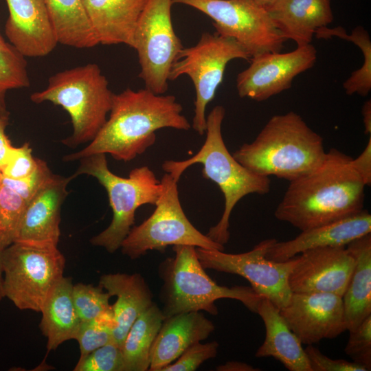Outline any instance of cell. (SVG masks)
Listing matches in <instances>:
<instances>
[{"instance_id":"cell-7","label":"cell","mask_w":371,"mask_h":371,"mask_svg":"<svg viewBox=\"0 0 371 371\" xmlns=\"http://www.w3.org/2000/svg\"><path fill=\"white\" fill-rule=\"evenodd\" d=\"M72 175L93 177L105 188L113 211L110 225L90 243L115 253L135 223L136 210L145 204L155 205L162 192V185L147 166L133 168L128 178L113 173L109 168L106 154L97 153L80 159Z\"/></svg>"},{"instance_id":"cell-45","label":"cell","mask_w":371,"mask_h":371,"mask_svg":"<svg viewBox=\"0 0 371 371\" xmlns=\"http://www.w3.org/2000/svg\"><path fill=\"white\" fill-rule=\"evenodd\" d=\"M1 253L2 251L0 250V303L3 298H4L3 292V271L1 267Z\"/></svg>"},{"instance_id":"cell-11","label":"cell","mask_w":371,"mask_h":371,"mask_svg":"<svg viewBox=\"0 0 371 371\" xmlns=\"http://www.w3.org/2000/svg\"><path fill=\"white\" fill-rule=\"evenodd\" d=\"M172 3V0H147L133 36L141 68L139 77L145 88L159 95L168 90L170 68L183 47L173 28Z\"/></svg>"},{"instance_id":"cell-43","label":"cell","mask_w":371,"mask_h":371,"mask_svg":"<svg viewBox=\"0 0 371 371\" xmlns=\"http://www.w3.org/2000/svg\"><path fill=\"white\" fill-rule=\"evenodd\" d=\"M361 115L366 135H371V101H366L361 108Z\"/></svg>"},{"instance_id":"cell-27","label":"cell","mask_w":371,"mask_h":371,"mask_svg":"<svg viewBox=\"0 0 371 371\" xmlns=\"http://www.w3.org/2000/svg\"><path fill=\"white\" fill-rule=\"evenodd\" d=\"M58 43L78 49L100 44L83 0H43Z\"/></svg>"},{"instance_id":"cell-23","label":"cell","mask_w":371,"mask_h":371,"mask_svg":"<svg viewBox=\"0 0 371 371\" xmlns=\"http://www.w3.org/2000/svg\"><path fill=\"white\" fill-rule=\"evenodd\" d=\"M147 0H83L100 44L133 48L138 19Z\"/></svg>"},{"instance_id":"cell-17","label":"cell","mask_w":371,"mask_h":371,"mask_svg":"<svg viewBox=\"0 0 371 371\" xmlns=\"http://www.w3.org/2000/svg\"><path fill=\"white\" fill-rule=\"evenodd\" d=\"M73 179L52 173L27 203L14 243L58 246L61 206Z\"/></svg>"},{"instance_id":"cell-36","label":"cell","mask_w":371,"mask_h":371,"mask_svg":"<svg viewBox=\"0 0 371 371\" xmlns=\"http://www.w3.org/2000/svg\"><path fill=\"white\" fill-rule=\"evenodd\" d=\"M38 159L32 155L29 143L19 147L12 146L5 163L0 170V174L9 179H23L36 169Z\"/></svg>"},{"instance_id":"cell-26","label":"cell","mask_w":371,"mask_h":371,"mask_svg":"<svg viewBox=\"0 0 371 371\" xmlns=\"http://www.w3.org/2000/svg\"><path fill=\"white\" fill-rule=\"evenodd\" d=\"M73 285L70 278L63 276L52 289L41 307L39 326L47 338L48 352L66 341L74 339L80 326L73 300Z\"/></svg>"},{"instance_id":"cell-14","label":"cell","mask_w":371,"mask_h":371,"mask_svg":"<svg viewBox=\"0 0 371 371\" xmlns=\"http://www.w3.org/2000/svg\"><path fill=\"white\" fill-rule=\"evenodd\" d=\"M250 60L249 66L236 77V89L240 98L262 102L290 89L295 77L314 66L317 50L310 43L289 52H268Z\"/></svg>"},{"instance_id":"cell-5","label":"cell","mask_w":371,"mask_h":371,"mask_svg":"<svg viewBox=\"0 0 371 371\" xmlns=\"http://www.w3.org/2000/svg\"><path fill=\"white\" fill-rule=\"evenodd\" d=\"M175 255L159 267L163 284L160 291L161 308L165 318L174 315L204 311L217 315V300H237L256 313L262 298L251 286L227 287L217 284L205 273L196 251V247L172 246Z\"/></svg>"},{"instance_id":"cell-20","label":"cell","mask_w":371,"mask_h":371,"mask_svg":"<svg viewBox=\"0 0 371 371\" xmlns=\"http://www.w3.org/2000/svg\"><path fill=\"white\" fill-rule=\"evenodd\" d=\"M214 324L201 311L172 315L164 319L150 353V371H161L188 348L206 339Z\"/></svg>"},{"instance_id":"cell-13","label":"cell","mask_w":371,"mask_h":371,"mask_svg":"<svg viewBox=\"0 0 371 371\" xmlns=\"http://www.w3.org/2000/svg\"><path fill=\"white\" fill-rule=\"evenodd\" d=\"M276 241L274 238L264 240L251 250L240 254L200 247H196V251L205 269L245 278L258 295L269 299L280 310L289 304L292 295L289 277L297 258L296 255L283 262L268 259L267 251Z\"/></svg>"},{"instance_id":"cell-32","label":"cell","mask_w":371,"mask_h":371,"mask_svg":"<svg viewBox=\"0 0 371 371\" xmlns=\"http://www.w3.org/2000/svg\"><path fill=\"white\" fill-rule=\"evenodd\" d=\"M26 204L19 194L1 183L0 250L14 243Z\"/></svg>"},{"instance_id":"cell-28","label":"cell","mask_w":371,"mask_h":371,"mask_svg":"<svg viewBox=\"0 0 371 371\" xmlns=\"http://www.w3.org/2000/svg\"><path fill=\"white\" fill-rule=\"evenodd\" d=\"M165 319L154 302L135 319L122 346L124 371H146L153 344Z\"/></svg>"},{"instance_id":"cell-4","label":"cell","mask_w":371,"mask_h":371,"mask_svg":"<svg viewBox=\"0 0 371 371\" xmlns=\"http://www.w3.org/2000/svg\"><path fill=\"white\" fill-rule=\"evenodd\" d=\"M225 115L223 106H214L206 117V138L198 153L186 160H166L162 164L163 170L178 181L186 169L200 164L203 166L202 176L218 186L224 196V210L206 235L222 245L229 239V218L238 202L249 194H265L271 188L269 177L249 170L227 150L221 133Z\"/></svg>"},{"instance_id":"cell-44","label":"cell","mask_w":371,"mask_h":371,"mask_svg":"<svg viewBox=\"0 0 371 371\" xmlns=\"http://www.w3.org/2000/svg\"><path fill=\"white\" fill-rule=\"evenodd\" d=\"M256 3H257L258 5H261L262 7L265 8V9H267L270 6H271L273 4H274L278 0H254Z\"/></svg>"},{"instance_id":"cell-25","label":"cell","mask_w":371,"mask_h":371,"mask_svg":"<svg viewBox=\"0 0 371 371\" xmlns=\"http://www.w3.org/2000/svg\"><path fill=\"white\" fill-rule=\"evenodd\" d=\"M346 247L355 260L342 296L346 330L350 331L371 315V234L352 240Z\"/></svg>"},{"instance_id":"cell-41","label":"cell","mask_w":371,"mask_h":371,"mask_svg":"<svg viewBox=\"0 0 371 371\" xmlns=\"http://www.w3.org/2000/svg\"><path fill=\"white\" fill-rule=\"evenodd\" d=\"M8 121L9 118L0 116V170L5 163L13 146L5 134Z\"/></svg>"},{"instance_id":"cell-24","label":"cell","mask_w":371,"mask_h":371,"mask_svg":"<svg viewBox=\"0 0 371 371\" xmlns=\"http://www.w3.org/2000/svg\"><path fill=\"white\" fill-rule=\"evenodd\" d=\"M258 313L265 327V339L258 348V358L273 357L290 371H312L302 343L291 330L278 308L269 299L262 297Z\"/></svg>"},{"instance_id":"cell-10","label":"cell","mask_w":371,"mask_h":371,"mask_svg":"<svg viewBox=\"0 0 371 371\" xmlns=\"http://www.w3.org/2000/svg\"><path fill=\"white\" fill-rule=\"evenodd\" d=\"M236 58H251L234 39L204 32L195 45L181 49L170 68L169 80L187 75L194 84L196 97L191 126L200 135L206 130V107L223 81L227 63Z\"/></svg>"},{"instance_id":"cell-8","label":"cell","mask_w":371,"mask_h":371,"mask_svg":"<svg viewBox=\"0 0 371 371\" xmlns=\"http://www.w3.org/2000/svg\"><path fill=\"white\" fill-rule=\"evenodd\" d=\"M65 266L58 246L12 243L1 253L4 297L20 310L40 312Z\"/></svg>"},{"instance_id":"cell-35","label":"cell","mask_w":371,"mask_h":371,"mask_svg":"<svg viewBox=\"0 0 371 371\" xmlns=\"http://www.w3.org/2000/svg\"><path fill=\"white\" fill-rule=\"evenodd\" d=\"M350 336L344 349L352 361L371 370V315L356 328L349 331Z\"/></svg>"},{"instance_id":"cell-3","label":"cell","mask_w":371,"mask_h":371,"mask_svg":"<svg viewBox=\"0 0 371 371\" xmlns=\"http://www.w3.org/2000/svg\"><path fill=\"white\" fill-rule=\"evenodd\" d=\"M326 154L322 137L291 111L272 116L254 141L232 155L258 175L291 181L317 168Z\"/></svg>"},{"instance_id":"cell-40","label":"cell","mask_w":371,"mask_h":371,"mask_svg":"<svg viewBox=\"0 0 371 371\" xmlns=\"http://www.w3.org/2000/svg\"><path fill=\"white\" fill-rule=\"evenodd\" d=\"M352 163L366 186L371 184V135L363 151L352 159Z\"/></svg>"},{"instance_id":"cell-37","label":"cell","mask_w":371,"mask_h":371,"mask_svg":"<svg viewBox=\"0 0 371 371\" xmlns=\"http://www.w3.org/2000/svg\"><path fill=\"white\" fill-rule=\"evenodd\" d=\"M218 343L216 341L201 344L197 342L188 348L174 362L161 371H193L204 361L214 358L218 352Z\"/></svg>"},{"instance_id":"cell-15","label":"cell","mask_w":371,"mask_h":371,"mask_svg":"<svg viewBox=\"0 0 371 371\" xmlns=\"http://www.w3.org/2000/svg\"><path fill=\"white\" fill-rule=\"evenodd\" d=\"M280 313L303 344L337 337L346 330L342 297L329 293H292Z\"/></svg>"},{"instance_id":"cell-12","label":"cell","mask_w":371,"mask_h":371,"mask_svg":"<svg viewBox=\"0 0 371 371\" xmlns=\"http://www.w3.org/2000/svg\"><path fill=\"white\" fill-rule=\"evenodd\" d=\"M192 7L213 21L217 34L236 41L250 58L278 52L286 41L267 10L254 0H172Z\"/></svg>"},{"instance_id":"cell-31","label":"cell","mask_w":371,"mask_h":371,"mask_svg":"<svg viewBox=\"0 0 371 371\" xmlns=\"http://www.w3.org/2000/svg\"><path fill=\"white\" fill-rule=\"evenodd\" d=\"M74 304L80 322L96 319L112 311L111 295L100 285H73Z\"/></svg>"},{"instance_id":"cell-22","label":"cell","mask_w":371,"mask_h":371,"mask_svg":"<svg viewBox=\"0 0 371 371\" xmlns=\"http://www.w3.org/2000/svg\"><path fill=\"white\" fill-rule=\"evenodd\" d=\"M266 10L284 38L297 46L311 43L316 31L334 19L331 0H278Z\"/></svg>"},{"instance_id":"cell-29","label":"cell","mask_w":371,"mask_h":371,"mask_svg":"<svg viewBox=\"0 0 371 371\" xmlns=\"http://www.w3.org/2000/svg\"><path fill=\"white\" fill-rule=\"evenodd\" d=\"M315 35L317 38L337 36L359 47L363 56V63L344 82L343 88L348 95L367 96L371 91V40L368 32L361 25L355 27L350 34L340 26L324 27L317 30Z\"/></svg>"},{"instance_id":"cell-30","label":"cell","mask_w":371,"mask_h":371,"mask_svg":"<svg viewBox=\"0 0 371 371\" xmlns=\"http://www.w3.org/2000/svg\"><path fill=\"white\" fill-rule=\"evenodd\" d=\"M27 61L3 36L0 30V116L9 118L5 96L8 91L30 87Z\"/></svg>"},{"instance_id":"cell-6","label":"cell","mask_w":371,"mask_h":371,"mask_svg":"<svg viewBox=\"0 0 371 371\" xmlns=\"http://www.w3.org/2000/svg\"><path fill=\"white\" fill-rule=\"evenodd\" d=\"M113 93L95 63L66 69L52 76L47 87L33 93L30 100L50 102L69 115L72 134L62 141L69 148L91 142L107 120Z\"/></svg>"},{"instance_id":"cell-34","label":"cell","mask_w":371,"mask_h":371,"mask_svg":"<svg viewBox=\"0 0 371 371\" xmlns=\"http://www.w3.org/2000/svg\"><path fill=\"white\" fill-rule=\"evenodd\" d=\"M75 371H124L122 348L110 342L78 361Z\"/></svg>"},{"instance_id":"cell-33","label":"cell","mask_w":371,"mask_h":371,"mask_svg":"<svg viewBox=\"0 0 371 371\" xmlns=\"http://www.w3.org/2000/svg\"><path fill=\"white\" fill-rule=\"evenodd\" d=\"M114 328L113 311L96 319L80 322L74 339L78 343L80 352L78 361L97 348L111 342Z\"/></svg>"},{"instance_id":"cell-19","label":"cell","mask_w":371,"mask_h":371,"mask_svg":"<svg viewBox=\"0 0 371 371\" xmlns=\"http://www.w3.org/2000/svg\"><path fill=\"white\" fill-rule=\"evenodd\" d=\"M369 233H371V215L363 209L349 216L302 231L291 240H276L268 249L266 257L273 261L283 262L311 249L346 247Z\"/></svg>"},{"instance_id":"cell-9","label":"cell","mask_w":371,"mask_h":371,"mask_svg":"<svg viewBox=\"0 0 371 371\" xmlns=\"http://www.w3.org/2000/svg\"><path fill=\"white\" fill-rule=\"evenodd\" d=\"M160 181L162 192L155 211L131 228L121 245L122 254L137 259L148 251H164L168 246L178 245L224 251V245L202 234L187 218L179 198L178 181L166 172Z\"/></svg>"},{"instance_id":"cell-39","label":"cell","mask_w":371,"mask_h":371,"mask_svg":"<svg viewBox=\"0 0 371 371\" xmlns=\"http://www.w3.org/2000/svg\"><path fill=\"white\" fill-rule=\"evenodd\" d=\"M304 350L312 371H367L364 367L354 361L331 359L313 345H308Z\"/></svg>"},{"instance_id":"cell-21","label":"cell","mask_w":371,"mask_h":371,"mask_svg":"<svg viewBox=\"0 0 371 371\" xmlns=\"http://www.w3.org/2000/svg\"><path fill=\"white\" fill-rule=\"evenodd\" d=\"M99 285L110 295L116 296L112 306L115 328L112 342L122 346L124 339L137 317L153 303V294L139 273H109L100 277Z\"/></svg>"},{"instance_id":"cell-42","label":"cell","mask_w":371,"mask_h":371,"mask_svg":"<svg viewBox=\"0 0 371 371\" xmlns=\"http://www.w3.org/2000/svg\"><path fill=\"white\" fill-rule=\"evenodd\" d=\"M220 371H258V368H255L248 363L238 361L227 362L221 365L216 368Z\"/></svg>"},{"instance_id":"cell-16","label":"cell","mask_w":371,"mask_h":371,"mask_svg":"<svg viewBox=\"0 0 371 371\" xmlns=\"http://www.w3.org/2000/svg\"><path fill=\"white\" fill-rule=\"evenodd\" d=\"M289 284L292 293H329L343 296L355 260L346 247H322L297 256Z\"/></svg>"},{"instance_id":"cell-1","label":"cell","mask_w":371,"mask_h":371,"mask_svg":"<svg viewBox=\"0 0 371 371\" xmlns=\"http://www.w3.org/2000/svg\"><path fill=\"white\" fill-rule=\"evenodd\" d=\"M352 159L336 148L326 152L317 168L289 181L275 217L304 231L362 211L366 186Z\"/></svg>"},{"instance_id":"cell-38","label":"cell","mask_w":371,"mask_h":371,"mask_svg":"<svg viewBox=\"0 0 371 371\" xmlns=\"http://www.w3.org/2000/svg\"><path fill=\"white\" fill-rule=\"evenodd\" d=\"M52 175L47 163L38 159L36 169L29 176L23 179H12L0 174V180L2 184L19 194L27 203Z\"/></svg>"},{"instance_id":"cell-18","label":"cell","mask_w":371,"mask_h":371,"mask_svg":"<svg viewBox=\"0 0 371 371\" xmlns=\"http://www.w3.org/2000/svg\"><path fill=\"white\" fill-rule=\"evenodd\" d=\"M9 15L5 24L8 42L25 58L43 57L58 43L43 0H5Z\"/></svg>"},{"instance_id":"cell-46","label":"cell","mask_w":371,"mask_h":371,"mask_svg":"<svg viewBox=\"0 0 371 371\" xmlns=\"http://www.w3.org/2000/svg\"><path fill=\"white\" fill-rule=\"evenodd\" d=\"M0 186H1V180H0Z\"/></svg>"},{"instance_id":"cell-2","label":"cell","mask_w":371,"mask_h":371,"mask_svg":"<svg viewBox=\"0 0 371 371\" xmlns=\"http://www.w3.org/2000/svg\"><path fill=\"white\" fill-rule=\"evenodd\" d=\"M182 111L175 95L155 94L146 88L137 91L128 88L113 93L109 117L95 138L63 160L78 161L104 153L118 161H131L155 143L157 131L163 128L188 131L192 126Z\"/></svg>"}]
</instances>
